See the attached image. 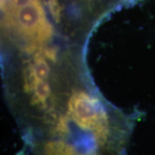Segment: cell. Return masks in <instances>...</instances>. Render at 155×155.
Listing matches in <instances>:
<instances>
[{
	"label": "cell",
	"mask_w": 155,
	"mask_h": 155,
	"mask_svg": "<svg viewBox=\"0 0 155 155\" xmlns=\"http://www.w3.org/2000/svg\"><path fill=\"white\" fill-rule=\"evenodd\" d=\"M84 76L67 84L55 116H62L70 127L78 128L88 134L96 147L104 148L114 137V110L92 87H89L86 79L81 80Z\"/></svg>",
	"instance_id": "obj_1"
},
{
	"label": "cell",
	"mask_w": 155,
	"mask_h": 155,
	"mask_svg": "<svg viewBox=\"0 0 155 155\" xmlns=\"http://www.w3.org/2000/svg\"><path fill=\"white\" fill-rule=\"evenodd\" d=\"M72 143L64 140H52L41 143L39 148V155H84Z\"/></svg>",
	"instance_id": "obj_2"
}]
</instances>
